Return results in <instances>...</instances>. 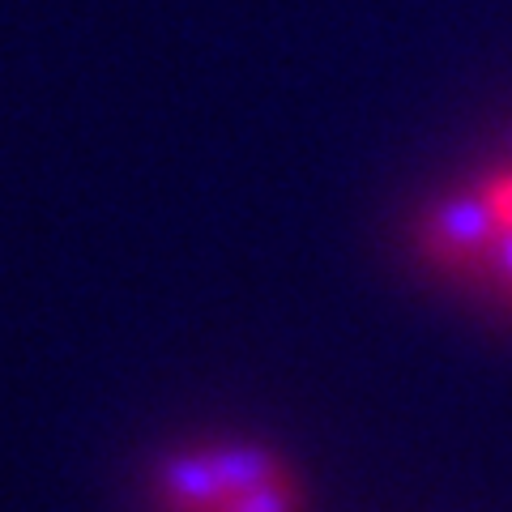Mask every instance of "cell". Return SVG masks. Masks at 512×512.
<instances>
[{
	"label": "cell",
	"mask_w": 512,
	"mask_h": 512,
	"mask_svg": "<svg viewBox=\"0 0 512 512\" xmlns=\"http://www.w3.org/2000/svg\"><path fill=\"white\" fill-rule=\"evenodd\" d=\"M483 197L491 201V210L500 214V222L504 227H512V171H500V175H487L483 184Z\"/></svg>",
	"instance_id": "5"
},
{
	"label": "cell",
	"mask_w": 512,
	"mask_h": 512,
	"mask_svg": "<svg viewBox=\"0 0 512 512\" xmlns=\"http://www.w3.org/2000/svg\"><path fill=\"white\" fill-rule=\"evenodd\" d=\"M491 274L500 278L504 286V295L512 303V227L500 231V239H495V256H491Z\"/></svg>",
	"instance_id": "6"
},
{
	"label": "cell",
	"mask_w": 512,
	"mask_h": 512,
	"mask_svg": "<svg viewBox=\"0 0 512 512\" xmlns=\"http://www.w3.org/2000/svg\"><path fill=\"white\" fill-rule=\"evenodd\" d=\"M210 461H214V474L227 495H244L256 491L265 483H278V478L291 474V466L265 444H210Z\"/></svg>",
	"instance_id": "3"
},
{
	"label": "cell",
	"mask_w": 512,
	"mask_h": 512,
	"mask_svg": "<svg viewBox=\"0 0 512 512\" xmlns=\"http://www.w3.org/2000/svg\"><path fill=\"white\" fill-rule=\"evenodd\" d=\"M154 495L163 512H218L227 491H222L210 448H180L158 461Z\"/></svg>",
	"instance_id": "2"
},
{
	"label": "cell",
	"mask_w": 512,
	"mask_h": 512,
	"mask_svg": "<svg viewBox=\"0 0 512 512\" xmlns=\"http://www.w3.org/2000/svg\"><path fill=\"white\" fill-rule=\"evenodd\" d=\"M504 222L491 210L483 188L457 192V197L436 201L419 222V248L436 269H453V274H474V269H491L495 239H500Z\"/></svg>",
	"instance_id": "1"
},
{
	"label": "cell",
	"mask_w": 512,
	"mask_h": 512,
	"mask_svg": "<svg viewBox=\"0 0 512 512\" xmlns=\"http://www.w3.org/2000/svg\"><path fill=\"white\" fill-rule=\"evenodd\" d=\"M218 512H303L299 478L286 474V478H278V483H265V487H256V491L227 495Z\"/></svg>",
	"instance_id": "4"
}]
</instances>
